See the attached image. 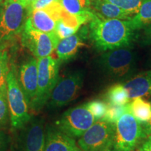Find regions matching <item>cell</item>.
Segmentation results:
<instances>
[{"mask_svg":"<svg viewBox=\"0 0 151 151\" xmlns=\"http://www.w3.org/2000/svg\"><path fill=\"white\" fill-rule=\"evenodd\" d=\"M89 24V37L99 51L131 48L138 39L129 20L108 19L94 12Z\"/></svg>","mask_w":151,"mask_h":151,"instance_id":"6da1fadb","label":"cell"},{"mask_svg":"<svg viewBox=\"0 0 151 151\" xmlns=\"http://www.w3.org/2000/svg\"><path fill=\"white\" fill-rule=\"evenodd\" d=\"M27 16V9L18 0H5L0 11V50L21 34Z\"/></svg>","mask_w":151,"mask_h":151,"instance_id":"7a4b0ae2","label":"cell"},{"mask_svg":"<svg viewBox=\"0 0 151 151\" xmlns=\"http://www.w3.org/2000/svg\"><path fill=\"white\" fill-rule=\"evenodd\" d=\"M137 56L130 48L106 51L100 57L99 65L108 76L123 80L130 78L137 69Z\"/></svg>","mask_w":151,"mask_h":151,"instance_id":"3957f363","label":"cell"},{"mask_svg":"<svg viewBox=\"0 0 151 151\" xmlns=\"http://www.w3.org/2000/svg\"><path fill=\"white\" fill-rule=\"evenodd\" d=\"M38 85L36 97L29 106L32 110L40 111L48 103L50 94L59 79L60 62L48 56L37 60Z\"/></svg>","mask_w":151,"mask_h":151,"instance_id":"277c9868","label":"cell"},{"mask_svg":"<svg viewBox=\"0 0 151 151\" xmlns=\"http://www.w3.org/2000/svg\"><path fill=\"white\" fill-rule=\"evenodd\" d=\"M6 88L11 126L14 129H21L32 116L29 113V105L19 85L14 66H12L7 75Z\"/></svg>","mask_w":151,"mask_h":151,"instance_id":"5b68a950","label":"cell"},{"mask_svg":"<svg viewBox=\"0 0 151 151\" xmlns=\"http://www.w3.org/2000/svg\"><path fill=\"white\" fill-rule=\"evenodd\" d=\"M145 137L142 124L130 113L128 106L116 123V134L112 151L134 150Z\"/></svg>","mask_w":151,"mask_h":151,"instance_id":"8992f818","label":"cell"},{"mask_svg":"<svg viewBox=\"0 0 151 151\" xmlns=\"http://www.w3.org/2000/svg\"><path fill=\"white\" fill-rule=\"evenodd\" d=\"M116 134V124L98 120L79 139L82 151H112Z\"/></svg>","mask_w":151,"mask_h":151,"instance_id":"52a82bcc","label":"cell"},{"mask_svg":"<svg viewBox=\"0 0 151 151\" xmlns=\"http://www.w3.org/2000/svg\"><path fill=\"white\" fill-rule=\"evenodd\" d=\"M60 41L55 32L46 33L35 29L27 18L21 32V41L37 60L50 56L56 50Z\"/></svg>","mask_w":151,"mask_h":151,"instance_id":"ba28073f","label":"cell"},{"mask_svg":"<svg viewBox=\"0 0 151 151\" xmlns=\"http://www.w3.org/2000/svg\"><path fill=\"white\" fill-rule=\"evenodd\" d=\"M83 80V72L79 70L59 77L48 99V108H61L76 99L82 88Z\"/></svg>","mask_w":151,"mask_h":151,"instance_id":"9c48e42d","label":"cell"},{"mask_svg":"<svg viewBox=\"0 0 151 151\" xmlns=\"http://www.w3.org/2000/svg\"><path fill=\"white\" fill-rule=\"evenodd\" d=\"M97 122L86 104L69 109L57 122L60 131L72 138H80Z\"/></svg>","mask_w":151,"mask_h":151,"instance_id":"30bf717a","label":"cell"},{"mask_svg":"<svg viewBox=\"0 0 151 151\" xmlns=\"http://www.w3.org/2000/svg\"><path fill=\"white\" fill-rule=\"evenodd\" d=\"M20 129L18 139L19 151L44 150L46 132L43 118L32 117Z\"/></svg>","mask_w":151,"mask_h":151,"instance_id":"8fae6325","label":"cell"},{"mask_svg":"<svg viewBox=\"0 0 151 151\" xmlns=\"http://www.w3.org/2000/svg\"><path fill=\"white\" fill-rule=\"evenodd\" d=\"M63 10L60 1H57L43 9L32 11L28 14V19L35 29L46 33L54 32Z\"/></svg>","mask_w":151,"mask_h":151,"instance_id":"7c38bea8","label":"cell"},{"mask_svg":"<svg viewBox=\"0 0 151 151\" xmlns=\"http://www.w3.org/2000/svg\"><path fill=\"white\" fill-rule=\"evenodd\" d=\"M17 76L19 85L23 92L28 105H31L37 92L38 65L37 60L29 58L18 69Z\"/></svg>","mask_w":151,"mask_h":151,"instance_id":"4fadbf2b","label":"cell"},{"mask_svg":"<svg viewBox=\"0 0 151 151\" xmlns=\"http://www.w3.org/2000/svg\"><path fill=\"white\" fill-rule=\"evenodd\" d=\"M88 37L89 28L84 24L74 35L61 39L55 50L59 61L67 62L73 58L78 52L79 49L84 46Z\"/></svg>","mask_w":151,"mask_h":151,"instance_id":"5bb4252c","label":"cell"},{"mask_svg":"<svg viewBox=\"0 0 151 151\" xmlns=\"http://www.w3.org/2000/svg\"><path fill=\"white\" fill-rule=\"evenodd\" d=\"M74 139L51 126L47 127L43 151H81Z\"/></svg>","mask_w":151,"mask_h":151,"instance_id":"9a60e30c","label":"cell"},{"mask_svg":"<svg viewBox=\"0 0 151 151\" xmlns=\"http://www.w3.org/2000/svg\"><path fill=\"white\" fill-rule=\"evenodd\" d=\"M122 84L130 100L151 95V70L139 73Z\"/></svg>","mask_w":151,"mask_h":151,"instance_id":"2e32d148","label":"cell"},{"mask_svg":"<svg viewBox=\"0 0 151 151\" xmlns=\"http://www.w3.org/2000/svg\"><path fill=\"white\" fill-rule=\"evenodd\" d=\"M90 4L94 12L104 18L129 20L132 17L106 0H90Z\"/></svg>","mask_w":151,"mask_h":151,"instance_id":"e0dca14e","label":"cell"},{"mask_svg":"<svg viewBox=\"0 0 151 151\" xmlns=\"http://www.w3.org/2000/svg\"><path fill=\"white\" fill-rule=\"evenodd\" d=\"M128 106L130 113L142 125L150 120L151 102L146 101L142 97H137L129 102Z\"/></svg>","mask_w":151,"mask_h":151,"instance_id":"ac0fdd59","label":"cell"},{"mask_svg":"<svg viewBox=\"0 0 151 151\" xmlns=\"http://www.w3.org/2000/svg\"><path fill=\"white\" fill-rule=\"evenodd\" d=\"M132 27L139 31L151 25V0H143L137 14L129 19Z\"/></svg>","mask_w":151,"mask_h":151,"instance_id":"d6986e66","label":"cell"},{"mask_svg":"<svg viewBox=\"0 0 151 151\" xmlns=\"http://www.w3.org/2000/svg\"><path fill=\"white\" fill-rule=\"evenodd\" d=\"M59 1L67 12L74 16L92 12L90 0H59Z\"/></svg>","mask_w":151,"mask_h":151,"instance_id":"ffe728a7","label":"cell"},{"mask_svg":"<svg viewBox=\"0 0 151 151\" xmlns=\"http://www.w3.org/2000/svg\"><path fill=\"white\" fill-rule=\"evenodd\" d=\"M109 104L124 106L129 102L128 93L123 84L113 85L108 90L106 94Z\"/></svg>","mask_w":151,"mask_h":151,"instance_id":"44dd1931","label":"cell"},{"mask_svg":"<svg viewBox=\"0 0 151 151\" xmlns=\"http://www.w3.org/2000/svg\"><path fill=\"white\" fill-rule=\"evenodd\" d=\"M9 54L6 49L0 50V90L7 91L6 78L9 72Z\"/></svg>","mask_w":151,"mask_h":151,"instance_id":"7402d4cb","label":"cell"},{"mask_svg":"<svg viewBox=\"0 0 151 151\" xmlns=\"http://www.w3.org/2000/svg\"><path fill=\"white\" fill-rule=\"evenodd\" d=\"M106 1L116 5L118 8L132 16L138 13L143 0H106Z\"/></svg>","mask_w":151,"mask_h":151,"instance_id":"603a6c76","label":"cell"},{"mask_svg":"<svg viewBox=\"0 0 151 151\" xmlns=\"http://www.w3.org/2000/svg\"><path fill=\"white\" fill-rule=\"evenodd\" d=\"M128 108V104L124 106H115L108 104L106 112L104 118L100 120L106 121L111 123L116 124L120 116L124 113Z\"/></svg>","mask_w":151,"mask_h":151,"instance_id":"cb8c5ba5","label":"cell"},{"mask_svg":"<svg viewBox=\"0 0 151 151\" xmlns=\"http://www.w3.org/2000/svg\"><path fill=\"white\" fill-rule=\"evenodd\" d=\"M9 118L10 115L7 100V91L0 90V129L7 125Z\"/></svg>","mask_w":151,"mask_h":151,"instance_id":"d4e9b609","label":"cell"},{"mask_svg":"<svg viewBox=\"0 0 151 151\" xmlns=\"http://www.w3.org/2000/svg\"><path fill=\"white\" fill-rule=\"evenodd\" d=\"M88 109L93 115L96 120H101L106 112L108 104L101 100H92L86 104Z\"/></svg>","mask_w":151,"mask_h":151,"instance_id":"484cf974","label":"cell"},{"mask_svg":"<svg viewBox=\"0 0 151 151\" xmlns=\"http://www.w3.org/2000/svg\"><path fill=\"white\" fill-rule=\"evenodd\" d=\"M139 43L143 46H151V25L143 29V32L138 37Z\"/></svg>","mask_w":151,"mask_h":151,"instance_id":"4316f807","label":"cell"},{"mask_svg":"<svg viewBox=\"0 0 151 151\" xmlns=\"http://www.w3.org/2000/svg\"><path fill=\"white\" fill-rule=\"evenodd\" d=\"M57 1H59V0H37L28 9V14L32 11L46 8V7L51 5L52 4H53Z\"/></svg>","mask_w":151,"mask_h":151,"instance_id":"83f0119b","label":"cell"},{"mask_svg":"<svg viewBox=\"0 0 151 151\" xmlns=\"http://www.w3.org/2000/svg\"><path fill=\"white\" fill-rule=\"evenodd\" d=\"M10 137L3 130L0 129V151H6L10 143Z\"/></svg>","mask_w":151,"mask_h":151,"instance_id":"f1b7e54d","label":"cell"},{"mask_svg":"<svg viewBox=\"0 0 151 151\" xmlns=\"http://www.w3.org/2000/svg\"><path fill=\"white\" fill-rule=\"evenodd\" d=\"M138 151H151V136H148L138 148Z\"/></svg>","mask_w":151,"mask_h":151,"instance_id":"f546056e","label":"cell"},{"mask_svg":"<svg viewBox=\"0 0 151 151\" xmlns=\"http://www.w3.org/2000/svg\"><path fill=\"white\" fill-rule=\"evenodd\" d=\"M143 131L146 136H151V119L148 123L143 124Z\"/></svg>","mask_w":151,"mask_h":151,"instance_id":"4dcf8cb0","label":"cell"},{"mask_svg":"<svg viewBox=\"0 0 151 151\" xmlns=\"http://www.w3.org/2000/svg\"><path fill=\"white\" fill-rule=\"evenodd\" d=\"M18 1H20V2L21 3L28 11V9L29 8L30 6L35 1H37V0H18Z\"/></svg>","mask_w":151,"mask_h":151,"instance_id":"1f68e13d","label":"cell"},{"mask_svg":"<svg viewBox=\"0 0 151 151\" xmlns=\"http://www.w3.org/2000/svg\"><path fill=\"white\" fill-rule=\"evenodd\" d=\"M5 0H0V11H1V9L3 8Z\"/></svg>","mask_w":151,"mask_h":151,"instance_id":"d6a6232c","label":"cell"},{"mask_svg":"<svg viewBox=\"0 0 151 151\" xmlns=\"http://www.w3.org/2000/svg\"><path fill=\"white\" fill-rule=\"evenodd\" d=\"M81 151H82V150H81Z\"/></svg>","mask_w":151,"mask_h":151,"instance_id":"836d02e7","label":"cell"}]
</instances>
